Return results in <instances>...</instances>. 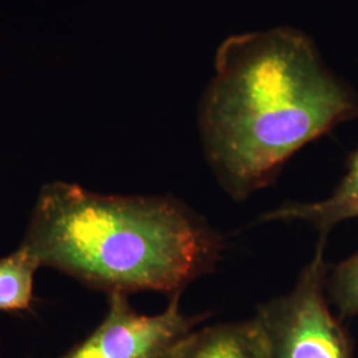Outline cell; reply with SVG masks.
<instances>
[{
    "instance_id": "6",
    "label": "cell",
    "mask_w": 358,
    "mask_h": 358,
    "mask_svg": "<svg viewBox=\"0 0 358 358\" xmlns=\"http://www.w3.org/2000/svg\"><path fill=\"white\" fill-rule=\"evenodd\" d=\"M167 358H269L257 317L215 324L186 336Z\"/></svg>"
},
{
    "instance_id": "1",
    "label": "cell",
    "mask_w": 358,
    "mask_h": 358,
    "mask_svg": "<svg viewBox=\"0 0 358 358\" xmlns=\"http://www.w3.org/2000/svg\"><path fill=\"white\" fill-rule=\"evenodd\" d=\"M358 117V96L299 29L226 38L199 106L205 154L217 182L242 201L268 186L300 149Z\"/></svg>"
},
{
    "instance_id": "5",
    "label": "cell",
    "mask_w": 358,
    "mask_h": 358,
    "mask_svg": "<svg viewBox=\"0 0 358 358\" xmlns=\"http://www.w3.org/2000/svg\"><path fill=\"white\" fill-rule=\"evenodd\" d=\"M358 220V148L349 155L344 177L332 194L317 202L287 203L263 214L259 222H304L327 239L329 232L346 220Z\"/></svg>"
},
{
    "instance_id": "4",
    "label": "cell",
    "mask_w": 358,
    "mask_h": 358,
    "mask_svg": "<svg viewBox=\"0 0 358 358\" xmlns=\"http://www.w3.org/2000/svg\"><path fill=\"white\" fill-rule=\"evenodd\" d=\"M180 296H170L158 315H141L128 294H108V312L87 338L60 358H167L179 343L205 321L207 315H186Z\"/></svg>"
},
{
    "instance_id": "2",
    "label": "cell",
    "mask_w": 358,
    "mask_h": 358,
    "mask_svg": "<svg viewBox=\"0 0 358 358\" xmlns=\"http://www.w3.org/2000/svg\"><path fill=\"white\" fill-rule=\"evenodd\" d=\"M23 245L40 266L106 294L173 296L210 273L223 241L173 196H122L53 182L38 194Z\"/></svg>"
},
{
    "instance_id": "8",
    "label": "cell",
    "mask_w": 358,
    "mask_h": 358,
    "mask_svg": "<svg viewBox=\"0 0 358 358\" xmlns=\"http://www.w3.org/2000/svg\"><path fill=\"white\" fill-rule=\"evenodd\" d=\"M325 287L341 320L358 317V251L328 271Z\"/></svg>"
},
{
    "instance_id": "7",
    "label": "cell",
    "mask_w": 358,
    "mask_h": 358,
    "mask_svg": "<svg viewBox=\"0 0 358 358\" xmlns=\"http://www.w3.org/2000/svg\"><path fill=\"white\" fill-rule=\"evenodd\" d=\"M38 259L23 244L0 259V312H28L32 309L34 279Z\"/></svg>"
},
{
    "instance_id": "3",
    "label": "cell",
    "mask_w": 358,
    "mask_h": 358,
    "mask_svg": "<svg viewBox=\"0 0 358 358\" xmlns=\"http://www.w3.org/2000/svg\"><path fill=\"white\" fill-rule=\"evenodd\" d=\"M325 243L327 239L319 238L315 255L292 291L256 312L269 358H355L353 341L327 296Z\"/></svg>"
}]
</instances>
